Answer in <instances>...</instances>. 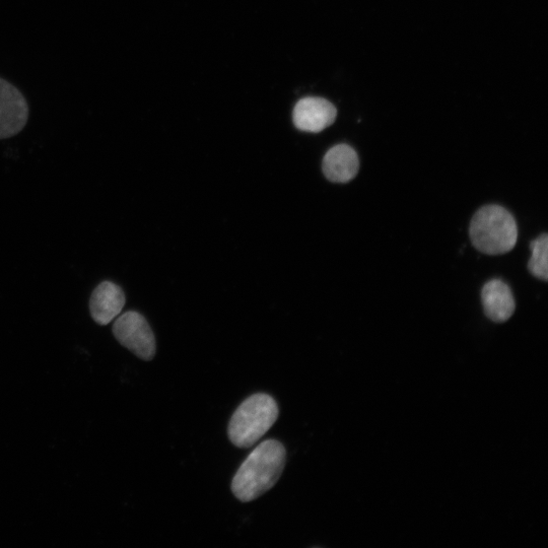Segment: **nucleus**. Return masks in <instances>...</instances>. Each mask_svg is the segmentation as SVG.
Returning a JSON list of instances; mask_svg holds the SVG:
<instances>
[{"mask_svg": "<svg viewBox=\"0 0 548 548\" xmlns=\"http://www.w3.org/2000/svg\"><path fill=\"white\" fill-rule=\"evenodd\" d=\"M287 452L276 440L259 444L240 466L232 482V491L241 502H252L279 482L284 471Z\"/></svg>", "mask_w": 548, "mask_h": 548, "instance_id": "obj_1", "label": "nucleus"}, {"mask_svg": "<svg viewBox=\"0 0 548 548\" xmlns=\"http://www.w3.org/2000/svg\"><path fill=\"white\" fill-rule=\"evenodd\" d=\"M469 235L472 245L479 252L501 255L516 246L518 227L506 209L500 205H487L473 216Z\"/></svg>", "mask_w": 548, "mask_h": 548, "instance_id": "obj_2", "label": "nucleus"}, {"mask_svg": "<svg viewBox=\"0 0 548 548\" xmlns=\"http://www.w3.org/2000/svg\"><path fill=\"white\" fill-rule=\"evenodd\" d=\"M279 406L271 396L254 394L235 411L229 424V438L239 448L255 445L277 422Z\"/></svg>", "mask_w": 548, "mask_h": 548, "instance_id": "obj_3", "label": "nucleus"}, {"mask_svg": "<svg viewBox=\"0 0 548 548\" xmlns=\"http://www.w3.org/2000/svg\"><path fill=\"white\" fill-rule=\"evenodd\" d=\"M113 334L120 344L136 357L151 361L156 355V338L146 318L129 311L113 325Z\"/></svg>", "mask_w": 548, "mask_h": 548, "instance_id": "obj_4", "label": "nucleus"}, {"mask_svg": "<svg viewBox=\"0 0 548 548\" xmlns=\"http://www.w3.org/2000/svg\"><path fill=\"white\" fill-rule=\"evenodd\" d=\"M29 116L30 108L24 94L0 78V140L19 134L27 125Z\"/></svg>", "mask_w": 548, "mask_h": 548, "instance_id": "obj_5", "label": "nucleus"}, {"mask_svg": "<svg viewBox=\"0 0 548 548\" xmlns=\"http://www.w3.org/2000/svg\"><path fill=\"white\" fill-rule=\"evenodd\" d=\"M336 116L337 110L331 102L323 98L308 97L295 106L293 121L301 131L318 133L331 126Z\"/></svg>", "mask_w": 548, "mask_h": 548, "instance_id": "obj_6", "label": "nucleus"}, {"mask_svg": "<svg viewBox=\"0 0 548 548\" xmlns=\"http://www.w3.org/2000/svg\"><path fill=\"white\" fill-rule=\"evenodd\" d=\"M322 169L329 181L348 183L358 175L359 156L352 147L344 144L337 145L326 153Z\"/></svg>", "mask_w": 548, "mask_h": 548, "instance_id": "obj_7", "label": "nucleus"}, {"mask_svg": "<svg viewBox=\"0 0 548 548\" xmlns=\"http://www.w3.org/2000/svg\"><path fill=\"white\" fill-rule=\"evenodd\" d=\"M125 302V294L119 286L103 282L91 296V316L99 325H107L121 313Z\"/></svg>", "mask_w": 548, "mask_h": 548, "instance_id": "obj_8", "label": "nucleus"}, {"mask_svg": "<svg viewBox=\"0 0 548 548\" xmlns=\"http://www.w3.org/2000/svg\"><path fill=\"white\" fill-rule=\"evenodd\" d=\"M482 301L487 317L494 322H506L515 312L513 293L501 280H492L484 286Z\"/></svg>", "mask_w": 548, "mask_h": 548, "instance_id": "obj_9", "label": "nucleus"}, {"mask_svg": "<svg viewBox=\"0 0 548 548\" xmlns=\"http://www.w3.org/2000/svg\"><path fill=\"white\" fill-rule=\"evenodd\" d=\"M548 237L544 233L531 242V257L528 269L533 277L547 282L548 280Z\"/></svg>", "mask_w": 548, "mask_h": 548, "instance_id": "obj_10", "label": "nucleus"}]
</instances>
